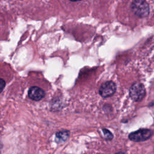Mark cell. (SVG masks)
<instances>
[{
	"mask_svg": "<svg viewBox=\"0 0 154 154\" xmlns=\"http://www.w3.org/2000/svg\"><path fill=\"white\" fill-rule=\"evenodd\" d=\"M131 10L140 17H146L149 13V7L145 0H134L131 4Z\"/></svg>",
	"mask_w": 154,
	"mask_h": 154,
	"instance_id": "cell-1",
	"label": "cell"
},
{
	"mask_svg": "<svg viewBox=\"0 0 154 154\" xmlns=\"http://www.w3.org/2000/svg\"><path fill=\"white\" fill-rule=\"evenodd\" d=\"M146 95V90L144 85L140 82L134 83L129 89V96L135 102L141 101Z\"/></svg>",
	"mask_w": 154,
	"mask_h": 154,
	"instance_id": "cell-2",
	"label": "cell"
},
{
	"mask_svg": "<svg viewBox=\"0 0 154 154\" xmlns=\"http://www.w3.org/2000/svg\"><path fill=\"white\" fill-rule=\"evenodd\" d=\"M153 134V131L148 129H139L129 134V139L132 141L140 142L150 138Z\"/></svg>",
	"mask_w": 154,
	"mask_h": 154,
	"instance_id": "cell-3",
	"label": "cell"
},
{
	"mask_svg": "<svg viewBox=\"0 0 154 154\" xmlns=\"http://www.w3.org/2000/svg\"><path fill=\"white\" fill-rule=\"evenodd\" d=\"M116 91V85L111 81L103 83L99 90V93L102 97H108L112 96Z\"/></svg>",
	"mask_w": 154,
	"mask_h": 154,
	"instance_id": "cell-4",
	"label": "cell"
},
{
	"mask_svg": "<svg viewBox=\"0 0 154 154\" xmlns=\"http://www.w3.org/2000/svg\"><path fill=\"white\" fill-rule=\"evenodd\" d=\"M29 98L34 101L42 100L45 96V91L37 86L31 87L28 92Z\"/></svg>",
	"mask_w": 154,
	"mask_h": 154,
	"instance_id": "cell-5",
	"label": "cell"
},
{
	"mask_svg": "<svg viewBox=\"0 0 154 154\" xmlns=\"http://www.w3.org/2000/svg\"><path fill=\"white\" fill-rule=\"evenodd\" d=\"M70 131L67 130H63L58 131L55 135V141L58 143H61L66 141L69 137Z\"/></svg>",
	"mask_w": 154,
	"mask_h": 154,
	"instance_id": "cell-6",
	"label": "cell"
},
{
	"mask_svg": "<svg viewBox=\"0 0 154 154\" xmlns=\"http://www.w3.org/2000/svg\"><path fill=\"white\" fill-rule=\"evenodd\" d=\"M102 130V132L103 134L104 138L106 140H111L113 138L114 136H113L112 134L108 129L103 128Z\"/></svg>",
	"mask_w": 154,
	"mask_h": 154,
	"instance_id": "cell-7",
	"label": "cell"
},
{
	"mask_svg": "<svg viewBox=\"0 0 154 154\" xmlns=\"http://www.w3.org/2000/svg\"><path fill=\"white\" fill-rule=\"evenodd\" d=\"M5 85V82L3 79H1V82H0V87H1V90H0V92L1 93L3 90V89L4 88Z\"/></svg>",
	"mask_w": 154,
	"mask_h": 154,
	"instance_id": "cell-8",
	"label": "cell"
},
{
	"mask_svg": "<svg viewBox=\"0 0 154 154\" xmlns=\"http://www.w3.org/2000/svg\"><path fill=\"white\" fill-rule=\"evenodd\" d=\"M71 1H73V2H75V1H81V0H70Z\"/></svg>",
	"mask_w": 154,
	"mask_h": 154,
	"instance_id": "cell-9",
	"label": "cell"
}]
</instances>
